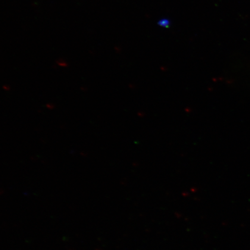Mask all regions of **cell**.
I'll return each instance as SVG.
<instances>
[{"instance_id":"obj_1","label":"cell","mask_w":250,"mask_h":250,"mask_svg":"<svg viewBox=\"0 0 250 250\" xmlns=\"http://www.w3.org/2000/svg\"><path fill=\"white\" fill-rule=\"evenodd\" d=\"M159 24H161L162 26L167 27L168 24H170L169 21L167 20H162L159 22Z\"/></svg>"}]
</instances>
